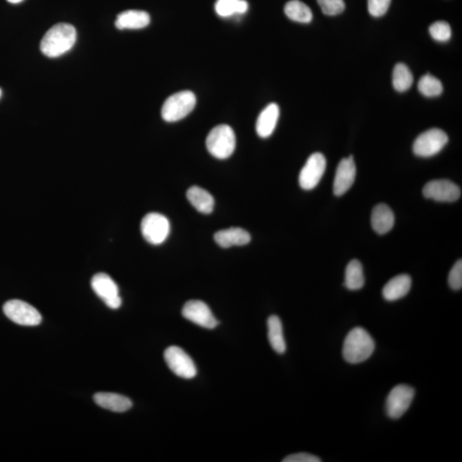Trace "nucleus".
I'll use <instances>...</instances> for the list:
<instances>
[{"mask_svg":"<svg viewBox=\"0 0 462 462\" xmlns=\"http://www.w3.org/2000/svg\"><path fill=\"white\" fill-rule=\"evenodd\" d=\"M76 41V30L69 23H58L45 33L41 42L42 54L58 58L71 50Z\"/></svg>","mask_w":462,"mask_h":462,"instance_id":"obj_1","label":"nucleus"},{"mask_svg":"<svg viewBox=\"0 0 462 462\" xmlns=\"http://www.w3.org/2000/svg\"><path fill=\"white\" fill-rule=\"evenodd\" d=\"M375 349L372 336L362 327L353 328L346 336L342 348V355L346 362L359 364L366 362Z\"/></svg>","mask_w":462,"mask_h":462,"instance_id":"obj_2","label":"nucleus"},{"mask_svg":"<svg viewBox=\"0 0 462 462\" xmlns=\"http://www.w3.org/2000/svg\"><path fill=\"white\" fill-rule=\"evenodd\" d=\"M236 135L229 125L216 126L206 138V148L213 157L219 160L228 159L236 149Z\"/></svg>","mask_w":462,"mask_h":462,"instance_id":"obj_3","label":"nucleus"},{"mask_svg":"<svg viewBox=\"0 0 462 462\" xmlns=\"http://www.w3.org/2000/svg\"><path fill=\"white\" fill-rule=\"evenodd\" d=\"M196 97L191 91L173 94L164 103L161 115L164 121L174 122L186 118L195 109Z\"/></svg>","mask_w":462,"mask_h":462,"instance_id":"obj_4","label":"nucleus"},{"mask_svg":"<svg viewBox=\"0 0 462 462\" xmlns=\"http://www.w3.org/2000/svg\"><path fill=\"white\" fill-rule=\"evenodd\" d=\"M141 230L143 237L148 243L160 245L169 236L170 225L166 216L151 212L143 218Z\"/></svg>","mask_w":462,"mask_h":462,"instance_id":"obj_5","label":"nucleus"},{"mask_svg":"<svg viewBox=\"0 0 462 462\" xmlns=\"http://www.w3.org/2000/svg\"><path fill=\"white\" fill-rule=\"evenodd\" d=\"M9 320L23 327H36L41 323L42 317L36 308L20 300H10L3 307Z\"/></svg>","mask_w":462,"mask_h":462,"instance_id":"obj_6","label":"nucleus"},{"mask_svg":"<svg viewBox=\"0 0 462 462\" xmlns=\"http://www.w3.org/2000/svg\"><path fill=\"white\" fill-rule=\"evenodd\" d=\"M448 142L449 138L442 129H430L418 136L412 146V150L415 155L429 157L442 151Z\"/></svg>","mask_w":462,"mask_h":462,"instance_id":"obj_7","label":"nucleus"},{"mask_svg":"<svg viewBox=\"0 0 462 462\" xmlns=\"http://www.w3.org/2000/svg\"><path fill=\"white\" fill-rule=\"evenodd\" d=\"M164 357L168 367L177 376L190 380L197 374V368H196L194 360L179 346H169L164 351Z\"/></svg>","mask_w":462,"mask_h":462,"instance_id":"obj_8","label":"nucleus"},{"mask_svg":"<svg viewBox=\"0 0 462 462\" xmlns=\"http://www.w3.org/2000/svg\"><path fill=\"white\" fill-rule=\"evenodd\" d=\"M415 395V388L408 385L399 384L392 388L386 400L388 417L394 419L401 418L410 407Z\"/></svg>","mask_w":462,"mask_h":462,"instance_id":"obj_9","label":"nucleus"},{"mask_svg":"<svg viewBox=\"0 0 462 462\" xmlns=\"http://www.w3.org/2000/svg\"><path fill=\"white\" fill-rule=\"evenodd\" d=\"M91 286L96 295L111 309H118L122 305L117 283L106 273H98L91 281Z\"/></svg>","mask_w":462,"mask_h":462,"instance_id":"obj_10","label":"nucleus"},{"mask_svg":"<svg viewBox=\"0 0 462 462\" xmlns=\"http://www.w3.org/2000/svg\"><path fill=\"white\" fill-rule=\"evenodd\" d=\"M325 169H327V160L323 154L320 153L311 154L300 170V186L305 190H314L323 177Z\"/></svg>","mask_w":462,"mask_h":462,"instance_id":"obj_11","label":"nucleus"},{"mask_svg":"<svg viewBox=\"0 0 462 462\" xmlns=\"http://www.w3.org/2000/svg\"><path fill=\"white\" fill-rule=\"evenodd\" d=\"M461 188L450 180H434L425 185L423 195L427 199L440 202H454L461 197Z\"/></svg>","mask_w":462,"mask_h":462,"instance_id":"obj_12","label":"nucleus"},{"mask_svg":"<svg viewBox=\"0 0 462 462\" xmlns=\"http://www.w3.org/2000/svg\"><path fill=\"white\" fill-rule=\"evenodd\" d=\"M182 314L186 320L203 328L214 329L219 325L210 307L201 300H190L185 304Z\"/></svg>","mask_w":462,"mask_h":462,"instance_id":"obj_13","label":"nucleus"},{"mask_svg":"<svg viewBox=\"0 0 462 462\" xmlns=\"http://www.w3.org/2000/svg\"><path fill=\"white\" fill-rule=\"evenodd\" d=\"M356 166L353 156L345 157L339 163L336 173L333 192L337 196H342L350 190L355 183Z\"/></svg>","mask_w":462,"mask_h":462,"instance_id":"obj_14","label":"nucleus"},{"mask_svg":"<svg viewBox=\"0 0 462 462\" xmlns=\"http://www.w3.org/2000/svg\"><path fill=\"white\" fill-rule=\"evenodd\" d=\"M150 16L143 10H129L119 14L116 20L115 25L117 29L122 30H141L148 26Z\"/></svg>","mask_w":462,"mask_h":462,"instance_id":"obj_15","label":"nucleus"},{"mask_svg":"<svg viewBox=\"0 0 462 462\" xmlns=\"http://www.w3.org/2000/svg\"><path fill=\"white\" fill-rule=\"evenodd\" d=\"M94 400L100 408L116 412H124L132 408L131 399L124 395L100 392L94 395Z\"/></svg>","mask_w":462,"mask_h":462,"instance_id":"obj_16","label":"nucleus"},{"mask_svg":"<svg viewBox=\"0 0 462 462\" xmlns=\"http://www.w3.org/2000/svg\"><path fill=\"white\" fill-rule=\"evenodd\" d=\"M279 114V107L275 103L268 104L261 111L256 122V131L260 138H267L272 135L278 124Z\"/></svg>","mask_w":462,"mask_h":462,"instance_id":"obj_17","label":"nucleus"},{"mask_svg":"<svg viewBox=\"0 0 462 462\" xmlns=\"http://www.w3.org/2000/svg\"><path fill=\"white\" fill-rule=\"evenodd\" d=\"M214 240L219 246L229 248L233 246H244L250 243V234L241 228H230L218 231Z\"/></svg>","mask_w":462,"mask_h":462,"instance_id":"obj_18","label":"nucleus"},{"mask_svg":"<svg viewBox=\"0 0 462 462\" xmlns=\"http://www.w3.org/2000/svg\"><path fill=\"white\" fill-rule=\"evenodd\" d=\"M412 279L407 274H401L388 281L383 289L384 298L388 302H395L408 295L411 289Z\"/></svg>","mask_w":462,"mask_h":462,"instance_id":"obj_19","label":"nucleus"},{"mask_svg":"<svg viewBox=\"0 0 462 462\" xmlns=\"http://www.w3.org/2000/svg\"><path fill=\"white\" fill-rule=\"evenodd\" d=\"M371 223L373 229L377 234H384L390 232L395 225L394 213L386 204L381 203L373 208Z\"/></svg>","mask_w":462,"mask_h":462,"instance_id":"obj_20","label":"nucleus"},{"mask_svg":"<svg viewBox=\"0 0 462 462\" xmlns=\"http://www.w3.org/2000/svg\"><path fill=\"white\" fill-rule=\"evenodd\" d=\"M187 198L198 212L209 214L214 208L215 201L212 195L203 188L194 186L187 192Z\"/></svg>","mask_w":462,"mask_h":462,"instance_id":"obj_21","label":"nucleus"},{"mask_svg":"<svg viewBox=\"0 0 462 462\" xmlns=\"http://www.w3.org/2000/svg\"><path fill=\"white\" fill-rule=\"evenodd\" d=\"M267 327L270 344L275 352L283 355L286 351V342L283 337L281 320L276 315H272L268 318Z\"/></svg>","mask_w":462,"mask_h":462,"instance_id":"obj_22","label":"nucleus"},{"mask_svg":"<svg viewBox=\"0 0 462 462\" xmlns=\"http://www.w3.org/2000/svg\"><path fill=\"white\" fill-rule=\"evenodd\" d=\"M365 285L363 267L359 261L353 260L346 265L344 285L349 290H359Z\"/></svg>","mask_w":462,"mask_h":462,"instance_id":"obj_23","label":"nucleus"},{"mask_svg":"<svg viewBox=\"0 0 462 462\" xmlns=\"http://www.w3.org/2000/svg\"><path fill=\"white\" fill-rule=\"evenodd\" d=\"M285 12L289 19L300 23H309L313 20V12L306 3L299 0H292L286 3Z\"/></svg>","mask_w":462,"mask_h":462,"instance_id":"obj_24","label":"nucleus"},{"mask_svg":"<svg viewBox=\"0 0 462 462\" xmlns=\"http://www.w3.org/2000/svg\"><path fill=\"white\" fill-rule=\"evenodd\" d=\"M392 82H393L394 89L398 92H405L410 89L414 82V76L407 65L397 64L395 66Z\"/></svg>","mask_w":462,"mask_h":462,"instance_id":"obj_25","label":"nucleus"},{"mask_svg":"<svg viewBox=\"0 0 462 462\" xmlns=\"http://www.w3.org/2000/svg\"><path fill=\"white\" fill-rule=\"evenodd\" d=\"M418 89L426 97H437L443 93V87L435 76L426 74L419 80Z\"/></svg>","mask_w":462,"mask_h":462,"instance_id":"obj_26","label":"nucleus"},{"mask_svg":"<svg viewBox=\"0 0 462 462\" xmlns=\"http://www.w3.org/2000/svg\"><path fill=\"white\" fill-rule=\"evenodd\" d=\"M429 31L430 36H432L434 40L439 42L450 41L451 36H452V31H451L450 24L443 22V21H439V22L432 24L430 26Z\"/></svg>","mask_w":462,"mask_h":462,"instance_id":"obj_27","label":"nucleus"},{"mask_svg":"<svg viewBox=\"0 0 462 462\" xmlns=\"http://www.w3.org/2000/svg\"><path fill=\"white\" fill-rule=\"evenodd\" d=\"M322 12L327 16H337L344 12L345 3L344 0H317Z\"/></svg>","mask_w":462,"mask_h":462,"instance_id":"obj_28","label":"nucleus"},{"mask_svg":"<svg viewBox=\"0 0 462 462\" xmlns=\"http://www.w3.org/2000/svg\"><path fill=\"white\" fill-rule=\"evenodd\" d=\"M237 1L238 0H218L215 5L217 14L222 17L234 15L236 14Z\"/></svg>","mask_w":462,"mask_h":462,"instance_id":"obj_29","label":"nucleus"},{"mask_svg":"<svg viewBox=\"0 0 462 462\" xmlns=\"http://www.w3.org/2000/svg\"><path fill=\"white\" fill-rule=\"evenodd\" d=\"M391 0H368V12L374 17H380L387 12Z\"/></svg>","mask_w":462,"mask_h":462,"instance_id":"obj_30","label":"nucleus"},{"mask_svg":"<svg viewBox=\"0 0 462 462\" xmlns=\"http://www.w3.org/2000/svg\"><path fill=\"white\" fill-rule=\"evenodd\" d=\"M449 285L454 290H460L462 288V261H458L449 275Z\"/></svg>","mask_w":462,"mask_h":462,"instance_id":"obj_31","label":"nucleus"},{"mask_svg":"<svg viewBox=\"0 0 462 462\" xmlns=\"http://www.w3.org/2000/svg\"><path fill=\"white\" fill-rule=\"evenodd\" d=\"M283 462H320V458L307 453L290 454L283 460Z\"/></svg>","mask_w":462,"mask_h":462,"instance_id":"obj_32","label":"nucleus"},{"mask_svg":"<svg viewBox=\"0 0 462 462\" xmlns=\"http://www.w3.org/2000/svg\"><path fill=\"white\" fill-rule=\"evenodd\" d=\"M248 3L245 0H238L236 3V14H244L248 12Z\"/></svg>","mask_w":462,"mask_h":462,"instance_id":"obj_33","label":"nucleus"},{"mask_svg":"<svg viewBox=\"0 0 462 462\" xmlns=\"http://www.w3.org/2000/svg\"><path fill=\"white\" fill-rule=\"evenodd\" d=\"M10 3H19L21 2H23V0H7Z\"/></svg>","mask_w":462,"mask_h":462,"instance_id":"obj_34","label":"nucleus"},{"mask_svg":"<svg viewBox=\"0 0 462 462\" xmlns=\"http://www.w3.org/2000/svg\"><path fill=\"white\" fill-rule=\"evenodd\" d=\"M1 97H2V90H1V89H0V98H1Z\"/></svg>","mask_w":462,"mask_h":462,"instance_id":"obj_35","label":"nucleus"}]
</instances>
